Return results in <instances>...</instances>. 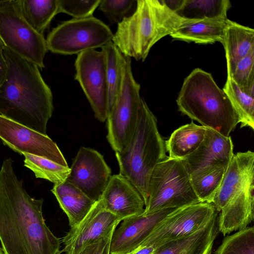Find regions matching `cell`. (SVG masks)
<instances>
[{"instance_id":"5bb4252c","label":"cell","mask_w":254,"mask_h":254,"mask_svg":"<svg viewBox=\"0 0 254 254\" xmlns=\"http://www.w3.org/2000/svg\"><path fill=\"white\" fill-rule=\"evenodd\" d=\"M122 220L105 209L99 199L76 226L70 228L61 242V253L78 254L85 248L114 230Z\"/></svg>"},{"instance_id":"8992f818","label":"cell","mask_w":254,"mask_h":254,"mask_svg":"<svg viewBox=\"0 0 254 254\" xmlns=\"http://www.w3.org/2000/svg\"><path fill=\"white\" fill-rule=\"evenodd\" d=\"M200 202L182 160L168 157L154 168L150 177L145 214Z\"/></svg>"},{"instance_id":"ac0fdd59","label":"cell","mask_w":254,"mask_h":254,"mask_svg":"<svg viewBox=\"0 0 254 254\" xmlns=\"http://www.w3.org/2000/svg\"><path fill=\"white\" fill-rule=\"evenodd\" d=\"M254 181V153L248 150L234 154L224 173L212 203L220 211L232 197Z\"/></svg>"},{"instance_id":"ffe728a7","label":"cell","mask_w":254,"mask_h":254,"mask_svg":"<svg viewBox=\"0 0 254 254\" xmlns=\"http://www.w3.org/2000/svg\"><path fill=\"white\" fill-rule=\"evenodd\" d=\"M219 232L217 213L196 231L159 245L152 254H210Z\"/></svg>"},{"instance_id":"d6a6232c","label":"cell","mask_w":254,"mask_h":254,"mask_svg":"<svg viewBox=\"0 0 254 254\" xmlns=\"http://www.w3.org/2000/svg\"><path fill=\"white\" fill-rule=\"evenodd\" d=\"M244 91L254 95V49L237 63L230 78Z\"/></svg>"},{"instance_id":"4fadbf2b","label":"cell","mask_w":254,"mask_h":254,"mask_svg":"<svg viewBox=\"0 0 254 254\" xmlns=\"http://www.w3.org/2000/svg\"><path fill=\"white\" fill-rule=\"evenodd\" d=\"M67 182L93 200H98L111 177V170L97 150L82 146L72 160Z\"/></svg>"},{"instance_id":"74e56055","label":"cell","mask_w":254,"mask_h":254,"mask_svg":"<svg viewBox=\"0 0 254 254\" xmlns=\"http://www.w3.org/2000/svg\"><path fill=\"white\" fill-rule=\"evenodd\" d=\"M0 254H3L2 249L0 247Z\"/></svg>"},{"instance_id":"9c48e42d","label":"cell","mask_w":254,"mask_h":254,"mask_svg":"<svg viewBox=\"0 0 254 254\" xmlns=\"http://www.w3.org/2000/svg\"><path fill=\"white\" fill-rule=\"evenodd\" d=\"M113 36L107 25L91 16L61 22L52 30L46 40L51 52L72 55L102 48L112 42Z\"/></svg>"},{"instance_id":"277c9868","label":"cell","mask_w":254,"mask_h":254,"mask_svg":"<svg viewBox=\"0 0 254 254\" xmlns=\"http://www.w3.org/2000/svg\"><path fill=\"white\" fill-rule=\"evenodd\" d=\"M185 19L163 0H137L132 14L118 24L112 42L123 55L143 62L152 46Z\"/></svg>"},{"instance_id":"5b68a950","label":"cell","mask_w":254,"mask_h":254,"mask_svg":"<svg viewBox=\"0 0 254 254\" xmlns=\"http://www.w3.org/2000/svg\"><path fill=\"white\" fill-rule=\"evenodd\" d=\"M165 141L159 133L156 117L143 99L134 134L127 146L116 152L120 174L127 178L142 196L148 197L149 180L155 167L166 159Z\"/></svg>"},{"instance_id":"3957f363","label":"cell","mask_w":254,"mask_h":254,"mask_svg":"<svg viewBox=\"0 0 254 254\" xmlns=\"http://www.w3.org/2000/svg\"><path fill=\"white\" fill-rule=\"evenodd\" d=\"M176 102L182 114L225 136L240 123L226 93L211 74L201 68H195L184 79Z\"/></svg>"},{"instance_id":"9a60e30c","label":"cell","mask_w":254,"mask_h":254,"mask_svg":"<svg viewBox=\"0 0 254 254\" xmlns=\"http://www.w3.org/2000/svg\"><path fill=\"white\" fill-rule=\"evenodd\" d=\"M234 153L231 137L206 128L205 137L196 151L182 160L190 177L217 168L227 167Z\"/></svg>"},{"instance_id":"e575fe53","label":"cell","mask_w":254,"mask_h":254,"mask_svg":"<svg viewBox=\"0 0 254 254\" xmlns=\"http://www.w3.org/2000/svg\"><path fill=\"white\" fill-rule=\"evenodd\" d=\"M114 231L88 246L78 254H110V244Z\"/></svg>"},{"instance_id":"44dd1931","label":"cell","mask_w":254,"mask_h":254,"mask_svg":"<svg viewBox=\"0 0 254 254\" xmlns=\"http://www.w3.org/2000/svg\"><path fill=\"white\" fill-rule=\"evenodd\" d=\"M228 21L227 18L185 19L170 36L175 39L196 44L222 43Z\"/></svg>"},{"instance_id":"1f68e13d","label":"cell","mask_w":254,"mask_h":254,"mask_svg":"<svg viewBox=\"0 0 254 254\" xmlns=\"http://www.w3.org/2000/svg\"><path fill=\"white\" fill-rule=\"evenodd\" d=\"M137 0H100L98 6L111 24H118L135 10Z\"/></svg>"},{"instance_id":"d590c367","label":"cell","mask_w":254,"mask_h":254,"mask_svg":"<svg viewBox=\"0 0 254 254\" xmlns=\"http://www.w3.org/2000/svg\"><path fill=\"white\" fill-rule=\"evenodd\" d=\"M4 47L0 40V87L4 81L7 73V64L3 52Z\"/></svg>"},{"instance_id":"7c38bea8","label":"cell","mask_w":254,"mask_h":254,"mask_svg":"<svg viewBox=\"0 0 254 254\" xmlns=\"http://www.w3.org/2000/svg\"><path fill=\"white\" fill-rule=\"evenodd\" d=\"M0 139L4 145L20 155L43 157L68 167L57 144L43 134L0 115Z\"/></svg>"},{"instance_id":"30bf717a","label":"cell","mask_w":254,"mask_h":254,"mask_svg":"<svg viewBox=\"0 0 254 254\" xmlns=\"http://www.w3.org/2000/svg\"><path fill=\"white\" fill-rule=\"evenodd\" d=\"M217 213L212 203L200 202L177 208L166 217L138 247L156 248L189 235L205 225Z\"/></svg>"},{"instance_id":"d6986e66","label":"cell","mask_w":254,"mask_h":254,"mask_svg":"<svg viewBox=\"0 0 254 254\" xmlns=\"http://www.w3.org/2000/svg\"><path fill=\"white\" fill-rule=\"evenodd\" d=\"M254 181L236 193L220 211L219 231L223 235L244 229L254 218Z\"/></svg>"},{"instance_id":"7a4b0ae2","label":"cell","mask_w":254,"mask_h":254,"mask_svg":"<svg viewBox=\"0 0 254 254\" xmlns=\"http://www.w3.org/2000/svg\"><path fill=\"white\" fill-rule=\"evenodd\" d=\"M5 79L0 87V115L43 134L54 110L51 88L35 64L4 48Z\"/></svg>"},{"instance_id":"f1b7e54d","label":"cell","mask_w":254,"mask_h":254,"mask_svg":"<svg viewBox=\"0 0 254 254\" xmlns=\"http://www.w3.org/2000/svg\"><path fill=\"white\" fill-rule=\"evenodd\" d=\"M24 166L31 170L36 178L46 180L55 184L66 180L69 173L65 167L38 156L24 153Z\"/></svg>"},{"instance_id":"ba28073f","label":"cell","mask_w":254,"mask_h":254,"mask_svg":"<svg viewBox=\"0 0 254 254\" xmlns=\"http://www.w3.org/2000/svg\"><path fill=\"white\" fill-rule=\"evenodd\" d=\"M0 40L5 48L40 69L45 67L46 40L25 19L20 0H0Z\"/></svg>"},{"instance_id":"83f0119b","label":"cell","mask_w":254,"mask_h":254,"mask_svg":"<svg viewBox=\"0 0 254 254\" xmlns=\"http://www.w3.org/2000/svg\"><path fill=\"white\" fill-rule=\"evenodd\" d=\"M223 90L235 109L241 124L240 127L254 129V97L244 91L231 79L227 78Z\"/></svg>"},{"instance_id":"6da1fadb","label":"cell","mask_w":254,"mask_h":254,"mask_svg":"<svg viewBox=\"0 0 254 254\" xmlns=\"http://www.w3.org/2000/svg\"><path fill=\"white\" fill-rule=\"evenodd\" d=\"M43 198L32 197L14 172L13 161L0 169V241L4 254H60L61 241L45 223Z\"/></svg>"},{"instance_id":"e0dca14e","label":"cell","mask_w":254,"mask_h":254,"mask_svg":"<svg viewBox=\"0 0 254 254\" xmlns=\"http://www.w3.org/2000/svg\"><path fill=\"white\" fill-rule=\"evenodd\" d=\"M99 200L104 208L122 221L143 213L145 206L140 194L125 177L120 173L111 176Z\"/></svg>"},{"instance_id":"cb8c5ba5","label":"cell","mask_w":254,"mask_h":254,"mask_svg":"<svg viewBox=\"0 0 254 254\" xmlns=\"http://www.w3.org/2000/svg\"><path fill=\"white\" fill-rule=\"evenodd\" d=\"M206 128L193 122L175 130L165 141L169 157L183 160L192 154L202 142Z\"/></svg>"},{"instance_id":"484cf974","label":"cell","mask_w":254,"mask_h":254,"mask_svg":"<svg viewBox=\"0 0 254 254\" xmlns=\"http://www.w3.org/2000/svg\"><path fill=\"white\" fill-rule=\"evenodd\" d=\"M231 6L228 0H184L176 13L186 19L225 18Z\"/></svg>"},{"instance_id":"f546056e","label":"cell","mask_w":254,"mask_h":254,"mask_svg":"<svg viewBox=\"0 0 254 254\" xmlns=\"http://www.w3.org/2000/svg\"><path fill=\"white\" fill-rule=\"evenodd\" d=\"M226 168L219 167L190 177L193 190L200 202H212Z\"/></svg>"},{"instance_id":"8d00e7d4","label":"cell","mask_w":254,"mask_h":254,"mask_svg":"<svg viewBox=\"0 0 254 254\" xmlns=\"http://www.w3.org/2000/svg\"><path fill=\"white\" fill-rule=\"evenodd\" d=\"M184 0H163L165 4L171 10L176 12L182 5Z\"/></svg>"},{"instance_id":"836d02e7","label":"cell","mask_w":254,"mask_h":254,"mask_svg":"<svg viewBox=\"0 0 254 254\" xmlns=\"http://www.w3.org/2000/svg\"><path fill=\"white\" fill-rule=\"evenodd\" d=\"M100 0H58L59 13L67 14L73 18L93 16Z\"/></svg>"},{"instance_id":"4dcf8cb0","label":"cell","mask_w":254,"mask_h":254,"mask_svg":"<svg viewBox=\"0 0 254 254\" xmlns=\"http://www.w3.org/2000/svg\"><path fill=\"white\" fill-rule=\"evenodd\" d=\"M215 254H254V228L247 227L225 237Z\"/></svg>"},{"instance_id":"2e32d148","label":"cell","mask_w":254,"mask_h":254,"mask_svg":"<svg viewBox=\"0 0 254 254\" xmlns=\"http://www.w3.org/2000/svg\"><path fill=\"white\" fill-rule=\"evenodd\" d=\"M177 209L167 208L124 219L114 231L110 254H129L134 251L166 217Z\"/></svg>"},{"instance_id":"52a82bcc","label":"cell","mask_w":254,"mask_h":254,"mask_svg":"<svg viewBox=\"0 0 254 254\" xmlns=\"http://www.w3.org/2000/svg\"><path fill=\"white\" fill-rule=\"evenodd\" d=\"M131 58L122 55V80L115 102L108 113L107 138L113 150H123L135 131L142 98L135 80Z\"/></svg>"},{"instance_id":"7402d4cb","label":"cell","mask_w":254,"mask_h":254,"mask_svg":"<svg viewBox=\"0 0 254 254\" xmlns=\"http://www.w3.org/2000/svg\"><path fill=\"white\" fill-rule=\"evenodd\" d=\"M222 44L230 78L239 61L254 49V30L228 19Z\"/></svg>"},{"instance_id":"d4e9b609","label":"cell","mask_w":254,"mask_h":254,"mask_svg":"<svg viewBox=\"0 0 254 254\" xmlns=\"http://www.w3.org/2000/svg\"><path fill=\"white\" fill-rule=\"evenodd\" d=\"M20 4L26 21L43 35L59 13L58 0H20Z\"/></svg>"},{"instance_id":"603a6c76","label":"cell","mask_w":254,"mask_h":254,"mask_svg":"<svg viewBox=\"0 0 254 254\" xmlns=\"http://www.w3.org/2000/svg\"><path fill=\"white\" fill-rule=\"evenodd\" d=\"M51 191L66 214L70 228L83 219L96 202L67 181L55 184Z\"/></svg>"},{"instance_id":"8fae6325","label":"cell","mask_w":254,"mask_h":254,"mask_svg":"<svg viewBox=\"0 0 254 254\" xmlns=\"http://www.w3.org/2000/svg\"><path fill=\"white\" fill-rule=\"evenodd\" d=\"M75 79L80 84L95 118L101 122L108 116V86L104 53L90 50L77 55Z\"/></svg>"},{"instance_id":"4316f807","label":"cell","mask_w":254,"mask_h":254,"mask_svg":"<svg viewBox=\"0 0 254 254\" xmlns=\"http://www.w3.org/2000/svg\"><path fill=\"white\" fill-rule=\"evenodd\" d=\"M106 64L108 86V113L119 92L122 80V54L112 42L101 48Z\"/></svg>"}]
</instances>
